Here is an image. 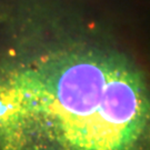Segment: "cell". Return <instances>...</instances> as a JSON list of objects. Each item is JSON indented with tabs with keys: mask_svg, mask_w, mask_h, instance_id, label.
Returning <instances> with one entry per match:
<instances>
[{
	"mask_svg": "<svg viewBox=\"0 0 150 150\" xmlns=\"http://www.w3.org/2000/svg\"><path fill=\"white\" fill-rule=\"evenodd\" d=\"M150 0H0V150H150Z\"/></svg>",
	"mask_w": 150,
	"mask_h": 150,
	"instance_id": "cell-1",
	"label": "cell"
}]
</instances>
